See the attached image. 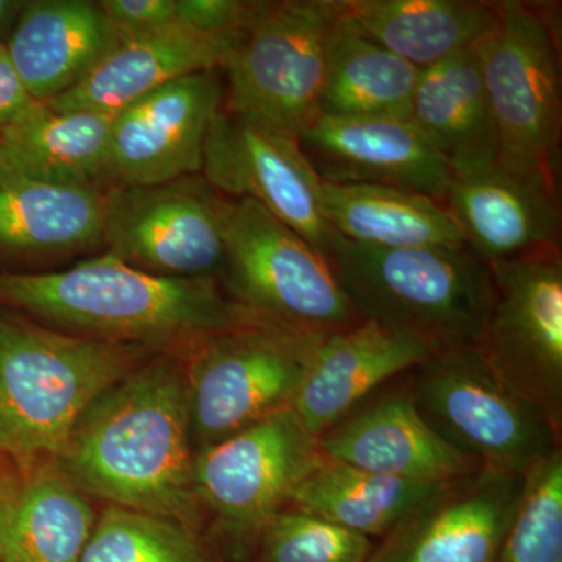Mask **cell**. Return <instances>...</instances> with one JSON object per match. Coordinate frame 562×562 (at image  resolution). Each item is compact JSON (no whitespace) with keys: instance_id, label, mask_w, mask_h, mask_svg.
<instances>
[{"instance_id":"cell-21","label":"cell","mask_w":562,"mask_h":562,"mask_svg":"<svg viewBox=\"0 0 562 562\" xmlns=\"http://www.w3.org/2000/svg\"><path fill=\"white\" fill-rule=\"evenodd\" d=\"M121 33L90 0H29L5 47L35 101L47 102L79 85Z\"/></svg>"},{"instance_id":"cell-9","label":"cell","mask_w":562,"mask_h":562,"mask_svg":"<svg viewBox=\"0 0 562 562\" xmlns=\"http://www.w3.org/2000/svg\"><path fill=\"white\" fill-rule=\"evenodd\" d=\"M222 279L228 297L295 330H342L364 321L327 258L250 199L233 202Z\"/></svg>"},{"instance_id":"cell-18","label":"cell","mask_w":562,"mask_h":562,"mask_svg":"<svg viewBox=\"0 0 562 562\" xmlns=\"http://www.w3.org/2000/svg\"><path fill=\"white\" fill-rule=\"evenodd\" d=\"M435 347L372 321L322 336L295 397L299 419L316 438L398 373L412 371Z\"/></svg>"},{"instance_id":"cell-36","label":"cell","mask_w":562,"mask_h":562,"mask_svg":"<svg viewBox=\"0 0 562 562\" xmlns=\"http://www.w3.org/2000/svg\"><path fill=\"white\" fill-rule=\"evenodd\" d=\"M27 0H0V44H5Z\"/></svg>"},{"instance_id":"cell-19","label":"cell","mask_w":562,"mask_h":562,"mask_svg":"<svg viewBox=\"0 0 562 562\" xmlns=\"http://www.w3.org/2000/svg\"><path fill=\"white\" fill-rule=\"evenodd\" d=\"M443 206L465 246L487 265L558 249L557 188L501 165L453 177Z\"/></svg>"},{"instance_id":"cell-5","label":"cell","mask_w":562,"mask_h":562,"mask_svg":"<svg viewBox=\"0 0 562 562\" xmlns=\"http://www.w3.org/2000/svg\"><path fill=\"white\" fill-rule=\"evenodd\" d=\"M425 422L480 468L524 475L561 447L546 414L502 382L473 344L438 347L412 369Z\"/></svg>"},{"instance_id":"cell-2","label":"cell","mask_w":562,"mask_h":562,"mask_svg":"<svg viewBox=\"0 0 562 562\" xmlns=\"http://www.w3.org/2000/svg\"><path fill=\"white\" fill-rule=\"evenodd\" d=\"M0 305L74 335L154 351H191L258 317L224 294L216 280L154 276L106 251L65 271L0 272Z\"/></svg>"},{"instance_id":"cell-8","label":"cell","mask_w":562,"mask_h":562,"mask_svg":"<svg viewBox=\"0 0 562 562\" xmlns=\"http://www.w3.org/2000/svg\"><path fill=\"white\" fill-rule=\"evenodd\" d=\"M342 11V0L266 2L224 69V110L299 138L321 116L328 46Z\"/></svg>"},{"instance_id":"cell-1","label":"cell","mask_w":562,"mask_h":562,"mask_svg":"<svg viewBox=\"0 0 562 562\" xmlns=\"http://www.w3.org/2000/svg\"><path fill=\"white\" fill-rule=\"evenodd\" d=\"M190 439L187 371L165 355L99 395L54 464L80 492L179 520L195 494Z\"/></svg>"},{"instance_id":"cell-4","label":"cell","mask_w":562,"mask_h":562,"mask_svg":"<svg viewBox=\"0 0 562 562\" xmlns=\"http://www.w3.org/2000/svg\"><path fill=\"white\" fill-rule=\"evenodd\" d=\"M327 260L362 319L435 349L479 341L492 277L490 265L468 246L376 249L338 236Z\"/></svg>"},{"instance_id":"cell-11","label":"cell","mask_w":562,"mask_h":562,"mask_svg":"<svg viewBox=\"0 0 562 562\" xmlns=\"http://www.w3.org/2000/svg\"><path fill=\"white\" fill-rule=\"evenodd\" d=\"M475 347L495 375L562 430V262L558 249L490 265Z\"/></svg>"},{"instance_id":"cell-15","label":"cell","mask_w":562,"mask_h":562,"mask_svg":"<svg viewBox=\"0 0 562 562\" xmlns=\"http://www.w3.org/2000/svg\"><path fill=\"white\" fill-rule=\"evenodd\" d=\"M522 482L480 468L443 483L384 536L369 562H497Z\"/></svg>"},{"instance_id":"cell-17","label":"cell","mask_w":562,"mask_h":562,"mask_svg":"<svg viewBox=\"0 0 562 562\" xmlns=\"http://www.w3.org/2000/svg\"><path fill=\"white\" fill-rule=\"evenodd\" d=\"M246 33L211 35L176 22L158 31L121 35L79 85L43 103L58 113L114 114L169 81L202 70H224Z\"/></svg>"},{"instance_id":"cell-13","label":"cell","mask_w":562,"mask_h":562,"mask_svg":"<svg viewBox=\"0 0 562 562\" xmlns=\"http://www.w3.org/2000/svg\"><path fill=\"white\" fill-rule=\"evenodd\" d=\"M201 173L221 194L260 203L325 258L330 254L338 235L322 213V180L295 136L222 109Z\"/></svg>"},{"instance_id":"cell-32","label":"cell","mask_w":562,"mask_h":562,"mask_svg":"<svg viewBox=\"0 0 562 562\" xmlns=\"http://www.w3.org/2000/svg\"><path fill=\"white\" fill-rule=\"evenodd\" d=\"M260 532L265 562H369L375 549L366 536L292 506Z\"/></svg>"},{"instance_id":"cell-28","label":"cell","mask_w":562,"mask_h":562,"mask_svg":"<svg viewBox=\"0 0 562 562\" xmlns=\"http://www.w3.org/2000/svg\"><path fill=\"white\" fill-rule=\"evenodd\" d=\"M420 74L419 68L364 35L342 11L328 46L321 114L412 120Z\"/></svg>"},{"instance_id":"cell-31","label":"cell","mask_w":562,"mask_h":562,"mask_svg":"<svg viewBox=\"0 0 562 562\" xmlns=\"http://www.w3.org/2000/svg\"><path fill=\"white\" fill-rule=\"evenodd\" d=\"M497 562H562V450L524 473Z\"/></svg>"},{"instance_id":"cell-27","label":"cell","mask_w":562,"mask_h":562,"mask_svg":"<svg viewBox=\"0 0 562 562\" xmlns=\"http://www.w3.org/2000/svg\"><path fill=\"white\" fill-rule=\"evenodd\" d=\"M325 221L346 241L376 249L464 247L443 203L425 195L380 187L322 181Z\"/></svg>"},{"instance_id":"cell-3","label":"cell","mask_w":562,"mask_h":562,"mask_svg":"<svg viewBox=\"0 0 562 562\" xmlns=\"http://www.w3.org/2000/svg\"><path fill=\"white\" fill-rule=\"evenodd\" d=\"M150 351L0 313V452L22 469L57 460L88 406Z\"/></svg>"},{"instance_id":"cell-29","label":"cell","mask_w":562,"mask_h":562,"mask_svg":"<svg viewBox=\"0 0 562 562\" xmlns=\"http://www.w3.org/2000/svg\"><path fill=\"white\" fill-rule=\"evenodd\" d=\"M442 484L395 479L322 457L290 506L366 538H384Z\"/></svg>"},{"instance_id":"cell-30","label":"cell","mask_w":562,"mask_h":562,"mask_svg":"<svg viewBox=\"0 0 562 562\" xmlns=\"http://www.w3.org/2000/svg\"><path fill=\"white\" fill-rule=\"evenodd\" d=\"M79 562H206V558L183 524L113 505L92 528Z\"/></svg>"},{"instance_id":"cell-24","label":"cell","mask_w":562,"mask_h":562,"mask_svg":"<svg viewBox=\"0 0 562 562\" xmlns=\"http://www.w3.org/2000/svg\"><path fill=\"white\" fill-rule=\"evenodd\" d=\"M0 491V562H79L95 514L54 462Z\"/></svg>"},{"instance_id":"cell-7","label":"cell","mask_w":562,"mask_h":562,"mask_svg":"<svg viewBox=\"0 0 562 562\" xmlns=\"http://www.w3.org/2000/svg\"><path fill=\"white\" fill-rule=\"evenodd\" d=\"M322 336L257 317L195 346L188 401L202 447L292 408Z\"/></svg>"},{"instance_id":"cell-34","label":"cell","mask_w":562,"mask_h":562,"mask_svg":"<svg viewBox=\"0 0 562 562\" xmlns=\"http://www.w3.org/2000/svg\"><path fill=\"white\" fill-rule=\"evenodd\" d=\"M103 13L121 35H138L176 24V0H101Z\"/></svg>"},{"instance_id":"cell-35","label":"cell","mask_w":562,"mask_h":562,"mask_svg":"<svg viewBox=\"0 0 562 562\" xmlns=\"http://www.w3.org/2000/svg\"><path fill=\"white\" fill-rule=\"evenodd\" d=\"M36 102L14 69L5 44H0V132L20 120Z\"/></svg>"},{"instance_id":"cell-22","label":"cell","mask_w":562,"mask_h":562,"mask_svg":"<svg viewBox=\"0 0 562 562\" xmlns=\"http://www.w3.org/2000/svg\"><path fill=\"white\" fill-rule=\"evenodd\" d=\"M103 194L0 166V260H55L102 246Z\"/></svg>"},{"instance_id":"cell-16","label":"cell","mask_w":562,"mask_h":562,"mask_svg":"<svg viewBox=\"0 0 562 562\" xmlns=\"http://www.w3.org/2000/svg\"><path fill=\"white\" fill-rule=\"evenodd\" d=\"M322 181L380 184L443 203L453 173L412 120L321 114L299 136Z\"/></svg>"},{"instance_id":"cell-20","label":"cell","mask_w":562,"mask_h":562,"mask_svg":"<svg viewBox=\"0 0 562 562\" xmlns=\"http://www.w3.org/2000/svg\"><path fill=\"white\" fill-rule=\"evenodd\" d=\"M319 449L328 460L413 482H453L480 469L432 430L408 391L351 413L319 436Z\"/></svg>"},{"instance_id":"cell-33","label":"cell","mask_w":562,"mask_h":562,"mask_svg":"<svg viewBox=\"0 0 562 562\" xmlns=\"http://www.w3.org/2000/svg\"><path fill=\"white\" fill-rule=\"evenodd\" d=\"M265 5V0H176L177 21L211 35H236L249 31Z\"/></svg>"},{"instance_id":"cell-6","label":"cell","mask_w":562,"mask_h":562,"mask_svg":"<svg viewBox=\"0 0 562 562\" xmlns=\"http://www.w3.org/2000/svg\"><path fill=\"white\" fill-rule=\"evenodd\" d=\"M494 3L497 24L473 52L497 124V165L557 188L561 143L557 41L535 7Z\"/></svg>"},{"instance_id":"cell-10","label":"cell","mask_w":562,"mask_h":562,"mask_svg":"<svg viewBox=\"0 0 562 562\" xmlns=\"http://www.w3.org/2000/svg\"><path fill=\"white\" fill-rule=\"evenodd\" d=\"M232 210L233 202L202 173L149 187L105 188L102 246L154 276L216 280Z\"/></svg>"},{"instance_id":"cell-12","label":"cell","mask_w":562,"mask_h":562,"mask_svg":"<svg viewBox=\"0 0 562 562\" xmlns=\"http://www.w3.org/2000/svg\"><path fill=\"white\" fill-rule=\"evenodd\" d=\"M322 457L319 438L294 409H283L202 447L192 464L194 491L225 524L260 531L290 506Z\"/></svg>"},{"instance_id":"cell-23","label":"cell","mask_w":562,"mask_h":562,"mask_svg":"<svg viewBox=\"0 0 562 562\" xmlns=\"http://www.w3.org/2000/svg\"><path fill=\"white\" fill-rule=\"evenodd\" d=\"M412 121L453 177L497 165V124L473 49L422 70Z\"/></svg>"},{"instance_id":"cell-14","label":"cell","mask_w":562,"mask_h":562,"mask_svg":"<svg viewBox=\"0 0 562 562\" xmlns=\"http://www.w3.org/2000/svg\"><path fill=\"white\" fill-rule=\"evenodd\" d=\"M221 72L190 74L116 111L102 187H149L201 173L211 125L224 109Z\"/></svg>"},{"instance_id":"cell-26","label":"cell","mask_w":562,"mask_h":562,"mask_svg":"<svg viewBox=\"0 0 562 562\" xmlns=\"http://www.w3.org/2000/svg\"><path fill=\"white\" fill-rule=\"evenodd\" d=\"M113 114L58 113L36 102L0 132V166L63 187H102Z\"/></svg>"},{"instance_id":"cell-25","label":"cell","mask_w":562,"mask_h":562,"mask_svg":"<svg viewBox=\"0 0 562 562\" xmlns=\"http://www.w3.org/2000/svg\"><path fill=\"white\" fill-rule=\"evenodd\" d=\"M351 24L420 70L471 50L497 24L494 2L342 0Z\"/></svg>"}]
</instances>
